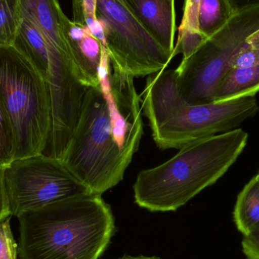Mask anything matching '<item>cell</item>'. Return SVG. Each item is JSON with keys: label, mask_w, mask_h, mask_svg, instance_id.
Listing matches in <instances>:
<instances>
[{"label": "cell", "mask_w": 259, "mask_h": 259, "mask_svg": "<svg viewBox=\"0 0 259 259\" xmlns=\"http://www.w3.org/2000/svg\"><path fill=\"white\" fill-rule=\"evenodd\" d=\"M17 219L20 259H99L115 228L110 206L95 194L59 201Z\"/></svg>", "instance_id": "cell-1"}, {"label": "cell", "mask_w": 259, "mask_h": 259, "mask_svg": "<svg viewBox=\"0 0 259 259\" xmlns=\"http://www.w3.org/2000/svg\"><path fill=\"white\" fill-rule=\"evenodd\" d=\"M237 128L190 142L165 162L140 172L134 201L150 211H175L219 181L237 161L248 141Z\"/></svg>", "instance_id": "cell-2"}, {"label": "cell", "mask_w": 259, "mask_h": 259, "mask_svg": "<svg viewBox=\"0 0 259 259\" xmlns=\"http://www.w3.org/2000/svg\"><path fill=\"white\" fill-rule=\"evenodd\" d=\"M141 97L152 137L160 149L181 148L194 140L237 129L259 110L255 97L189 104L178 92L175 69L149 75Z\"/></svg>", "instance_id": "cell-3"}, {"label": "cell", "mask_w": 259, "mask_h": 259, "mask_svg": "<svg viewBox=\"0 0 259 259\" xmlns=\"http://www.w3.org/2000/svg\"><path fill=\"white\" fill-rule=\"evenodd\" d=\"M132 159L115 140L100 87L88 88L61 161L92 194L102 196L122 181Z\"/></svg>", "instance_id": "cell-4"}, {"label": "cell", "mask_w": 259, "mask_h": 259, "mask_svg": "<svg viewBox=\"0 0 259 259\" xmlns=\"http://www.w3.org/2000/svg\"><path fill=\"white\" fill-rule=\"evenodd\" d=\"M0 99L15 137V160L44 153L52 131L45 79L13 46H0Z\"/></svg>", "instance_id": "cell-5"}, {"label": "cell", "mask_w": 259, "mask_h": 259, "mask_svg": "<svg viewBox=\"0 0 259 259\" xmlns=\"http://www.w3.org/2000/svg\"><path fill=\"white\" fill-rule=\"evenodd\" d=\"M259 30V5L236 12L175 69L181 98L189 104L214 102L218 85L230 69L233 58L248 38Z\"/></svg>", "instance_id": "cell-6"}, {"label": "cell", "mask_w": 259, "mask_h": 259, "mask_svg": "<svg viewBox=\"0 0 259 259\" xmlns=\"http://www.w3.org/2000/svg\"><path fill=\"white\" fill-rule=\"evenodd\" d=\"M111 63L134 77L166 69L173 56L143 27L124 0H97Z\"/></svg>", "instance_id": "cell-7"}, {"label": "cell", "mask_w": 259, "mask_h": 259, "mask_svg": "<svg viewBox=\"0 0 259 259\" xmlns=\"http://www.w3.org/2000/svg\"><path fill=\"white\" fill-rule=\"evenodd\" d=\"M12 216L70 198L92 194L59 158L42 153L14 160L5 168Z\"/></svg>", "instance_id": "cell-8"}, {"label": "cell", "mask_w": 259, "mask_h": 259, "mask_svg": "<svg viewBox=\"0 0 259 259\" xmlns=\"http://www.w3.org/2000/svg\"><path fill=\"white\" fill-rule=\"evenodd\" d=\"M19 13V25L12 46L36 67L50 89L59 91L74 84L77 74L73 61L52 50L36 25L20 10Z\"/></svg>", "instance_id": "cell-9"}, {"label": "cell", "mask_w": 259, "mask_h": 259, "mask_svg": "<svg viewBox=\"0 0 259 259\" xmlns=\"http://www.w3.org/2000/svg\"><path fill=\"white\" fill-rule=\"evenodd\" d=\"M124 1L154 39L172 55L177 29L175 0Z\"/></svg>", "instance_id": "cell-10"}, {"label": "cell", "mask_w": 259, "mask_h": 259, "mask_svg": "<svg viewBox=\"0 0 259 259\" xmlns=\"http://www.w3.org/2000/svg\"><path fill=\"white\" fill-rule=\"evenodd\" d=\"M259 93V64L231 68L216 88L214 102L255 97Z\"/></svg>", "instance_id": "cell-11"}, {"label": "cell", "mask_w": 259, "mask_h": 259, "mask_svg": "<svg viewBox=\"0 0 259 259\" xmlns=\"http://www.w3.org/2000/svg\"><path fill=\"white\" fill-rule=\"evenodd\" d=\"M200 0H185L184 14L181 25L178 27V38L172 56L182 54L187 59L206 40L199 30V9Z\"/></svg>", "instance_id": "cell-12"}, {"label": "cell", "mask_w": 259, "mask_h": 259, "mask_svg": "<svg viewBox=\"0 0 259 259\" xmlns=\"http://www.w3.org/2000/svg\"><path fill=\"white\" fill-rule=\"evenodd\" d=\"M234 222L243 237L259 230V183L255 177L237 196Z\"/></svg>", "instance_id": "cell-13"}, {"label": "cell", "mask_w": 259, "mask_h": 259, "mask_svg": "<svg viewBox=\"0 0 259 259\" xmlns=\"http://www.w3.org/2000/svg\"><path fill=\"white\" fill-rule=\"evenodd\" d=\"M230 0H200L199 30L208 38L223 27L235 14Z\"/></svg>", "instance_id": "cell-14"}, {"label": "cell", "mask_w": 259, "mask_h": 259, "mask_svg": "<svg viewBox=\"0 0 259 259\" xmlns=\"http://www.w3.org/2000/svg\"><path fill=\"white\" fill-rule=\"evenodd\" d=\"M18 0H0V46H12L19 25Z\"/></svg>", "instance_id": "cell-15"}, {"label": "cell", "mask_w": 259, "mask_h": 259, "mask_svg": "<svg viewBox=\"0 0 259 259\" xmlns=\"http://www.w3.org/2000/svg\"><path fill=\"white\" fill-rule=\"evenodd\" d=\"M15 144L9 115L0 99V167L6 168L15 160Z\"/></svg>", "instance_id": "cell-16"}, {"label": "cell", "mask_w": 259, "mask_h": 259, "mask_svg": "<svg viewBox=\"0 0 259 259\" xmlns=\"http://www.w3.org/2000/svg\"><path fill=\"white\" fill-rule=\"evenodd\" d=\"M259 64V30L251 35L241 50L233 58L231 68L252 66Z\"/></svg>", "instance_id": "cell-17"}, {"label": "cell", "mask_w": 259, "mask_h": 259, "mask_svg": "<svg viewBox=\"0 0 259 259\" xmlns=\"http://www.w3.org/2000/svg\"><path fill=\"white\" fill-rule=\"evenodd\" d=\"M97 0H72L73 19L78 25L89 28L97 21Z\"/></svg>", "instance_id": "cell-18"}, {"label": "cell", "mask_w": 259, "mask_h": 259, "mask_svg": "<svg viewBox=\"0 0 259 259\" xmlns=\"http://www.w3.org/2000/svg\"><path fill=\"white\" fill-rule=\"evenodd\" d=\"M12 216L0 222V259H17L18 244L11 228Z\"/></svg>", "instance_id": "cell-19"}, {"label": "cell", "mask_w": 259, "mask_h": 259, "mask_svg": "<svg viewBox=\"0 0 259 259\" xmlns=\"http://www.w3.org/2000/svg\"><path fill=\"white\" fill-rule=\"evenodd\" d=\"M242 249L246 258L259 259V230L243 237Z\"/></svg>", "instance_id": "cell-20"}, {"label": "cell", "mask_w": 259, "mask_h": 259, "mask_svg": "<svg viewBox=\"0 0 259 259\" xmlns=\"http://www.w3.org/2000/svg\"><path fill=\"white\" fill-rule=\"evenodd\" d=\"M12 216L5 184V168L0 167V222Z\"/></svg>", "instance_id": "cell-21"}, {"label": "cell", "mask_w": 259, "mask_h": 259, "mask_svg": "<svg viewBox=\"0 0 259 259\" xmlns=\"http://www.w3.org/2000/svg\"><path fill=\"white\" fill-rule=\"evenodd\" d=\"M234 12L258 6L259 0H230Z\"/></svg>", "instance_id": "cell-22"}, {"label": "cell", "mask_w": 259, "mask_h": 259, "mask_svg": "<svg viewBox=\"0 0 259 259\" xmlns=\"http://www.w3.org/2000/svg\"><path fill=\"white\" fill-rule=\"evenodd\" d=\"M127 259H161L158 257L155 256H144V255H140V256H128L127 255Z\"/></svg>", "instance_id": "cell-23"}, {"label": "cell", "mask_w": 259, "mask_h": 259, "mask_svg": "<svg viewBox=\"0 0 259 259\" xmlns=\"http://www.w3.org/2000/svg\"><path fill=\"white\" fill-rule=\"evenodd\" d=\"M255 179L257 180V181L259 183V172L258 174H257L256 176L255 177Z\"/></svg>", "instance_id": "cell-24"}, {"label": "cell", "mask_w": 259, "mask_h": 259, "mask_svg": "<svg viewBox=\"0 0 259 259\" xmlns=\"http://www.w3.org/2000/svg\"><path fill=\"white\" fill-rule=\"evenodd\" d=\"M118 259H127V255H124V256L121 257V258Z\"/></svg>", "instance_id": "cell-25"}]
</instances>
